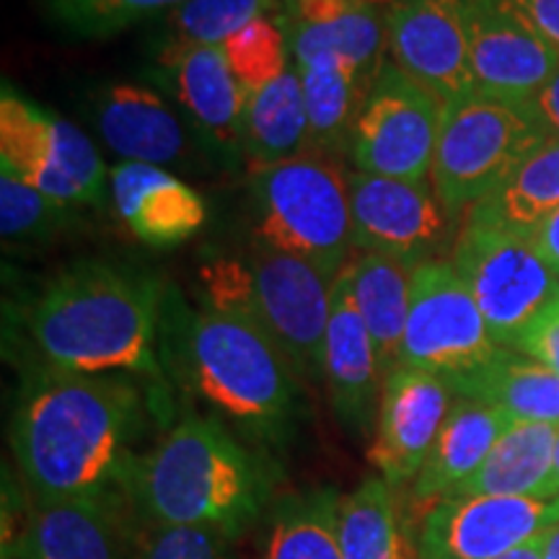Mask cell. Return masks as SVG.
<instances>
[{"instance_id": "6da1fadb", "label": "cell", "mask_w": 559, "mask_h": 559, "mask_svg": "<svg viewBox=\"0 0 559 559\" xmlns=\"http://www.w3.org/2000/svg\"><path fill=\"white\" fill-rule=\"evenodd\" d=\"M145 419L130 376H88L26 362L13 402L11 449L32 500L99 498L128 489L132 440Z\"/></svg>"}, {"instance_id": "7a4b0ae2", "label": "cell", "mask_w": 559, "mask_h": 559, "mask_svg": "<svg viewBox=\"0 0 559 559\" xmlns=\"http://www.w3.org/2000/svg\"><path fill=\"white\" fill-rule=\"evenodd\" d=\"M164 296L153 272L83 260L34 293L21 326L34 362L88 376L160 379Z\"/></svg>"}, {"instance_id": "3957f363", "label": "cell", "mask_w": 559, "mask_h": 559, "mask_svg": "<svg viewBox=\"0 0 559 559\" xmlns=\"http://www.w3.org/2000/svg\"><path fill=\"white\" fill-rule=\"evenodd\" d=\"M160 349L192 394L262 443H285L298 419V376L254 321L164 296Z\"/></svg>"}, {"instance_id": "277c9868", "label": "cell", "mask_w": 559, "mask_h": 559, "mask_svg": "<svg viewBox=\"0 0 559 559\" xmlns=\"http://www.w3.org/2000/svg\"><path fill=\"white\" fill-rule=\"evenodd\" d=\"M124 492L153 526L215 528L239 539L267 506L270 477L226 425L187 415L135 461Z\"/></svg>"}, {"instance_id": "5b68a950", "label": "cell", "mask_w": 559, "mask_h": 559, "mask_svg": "<svg viewBox=\"0 0 559 559\" xmlns=\"http://www.w3.org/2000/svg\"><path fill=\"white\" fill-rule=\"evenodd\" d=\"M254 243L298 257L330 283L353 251L349 174L337 158L300 153L280 164L249 169Z\"/></svg>"}, {"instance_id": "8992f818", "label": "cell", "mask_w": 559, "mask_h": 559, "mask_svg": "<svg viewBox=\"0 0 559 559\" xmlns=\"http://www.w3.org/2000/svg\"><path fill=\"white\" fill-rule=\"evenodd\" d=\"M531 104L469 94L445 102L430 185L445 215H461L487 198L531 151L547 140Z\"/></svg>"}, {"instance_id": "52a82bcc", "label": "cell", "mask_w": 559, "mask_h": 559, "mask_svg": "<svg viewBox=\"0 0 559 559\" xmlns=\"http://www.w3.org/2000/svg\"><path fill=\"white\" fill-rule=\"evenodd\" d=\"M0 169L66 207L102 205L109 169L79 124L5 83L0 96Z\"/></svg>"}, {"instance_id": "ba28073f", "label": "cell", "mask_w": 559, "mask_h": 559, "mask_svg": "<svg viewBox=\"0 0 559 559\" xmlns=\"http://www.w3.org/2000/svg\"><path fill=\"white\" fill-rule=\"evenodd\" d=\"M451 264L500 347H513L528 321L559 298V275L544 262L531 236L464 221Z\"/></svg>"}, {"instance_id": "9c48e42d", "label": "cell", "mask_w": 559, "mask_h": 559, "mask_svg": "<svg viewBox=\"0 0 559 559\" xmlns=\"http://www.w3.org/2000/svg\"><path fill=\"white\" fill-rule=\"evenodd\" d=\"M445 104L386 60L349 138L355 171L423 185L430 181Z\"/></svg>"}, {"instance_id": "30bf717a", "label": "cell", "mask_w": 559, "mask_h": 559, "mask_svg": "<svg viewBox=\"0 0 559 559\" xmlns=\"http://www.w3.org/2000/svg\"><path fill=\"white\" fill-rule=\"evenodd\" d=\"M498 349L477 300L451 262L436 260L412 270L400 368L451 381L479 368Z\"/></svg>"}, {"instance_id": "8fae6325", "label": "cell", "mask_w": 559, "mask_h": 559, "mask_svg": "<svg viewBox=\"0 0 559 559\" xmlns=\"http://www.w3.org/2000/svg\"><path fill=\"white\" fill-rule=\"evenodd\" d=\"M254 319L275 340L298 379L324 383L332 283L298 257L254 243L247 254Z\"/></svg>"}, {"instance_id": "7c38bea8", "label": "cell", "mask_w": 559, "mask_h": 559, "mask_svg": "<svg viewBox=\"0 0 559 559\" xmlns=\"http://www.w3.org/2000/svg\"><path fill=\"white\" fill-rule=\"evenodd\" d=\"M349 215L355 251L389 257L407 270L438 260L453 223L430 181L415 185L362 171H349Z\"/></svg>"}, {"instance_id": "4fadbf2b", "label": "cell", "mask_w": 559, "mask_h": 559, "mask_svg": "<svg viewBox=\"0 0 559 559\" xmlns=\"http://www.w3.org/2000/svg\"><path fill=\"white\" fill-rule=\"evenodd\" d=\"M559 523V498H445L428 508L415 559H498Z\"/></svg>"}, {"instance_id": "5bb4252c", "label": "cell", "mask_w": 559, "mask_h": 559, "mask_svg": "<svg viewBox=\"0 0 559 559\" xmlns=\"http://www.w3.org/2000/svg\"><path fill=\"white\" fill-rule=\"evenodd\" d=\"M151 79L171 94L210 156L223 164L243 160V117L249 96L230 73L221 47L166 45L158 52Z\"/></svg>"}, {"instance_id": "9a60e30c", "label": "cell", "mask_w": 559, "mask_h": 559, "mask_svg": "<svg viewBox=\"0 0 559 559\" xmlns=\"http://www.w3.org/2000/svg\"><path fill=\"white\" fill-rule=\"evenodd\" d=\"M474 94L531 104L559 70V55L506 0H466Z\"/></svg>"}, {"instance_id": "2e32d148", "label": "cell", "mask_w": 559, "mask_h": 559, "mask_svg": "<svg viewBox=\"0 0 559 559\" xmlns=\"http://www.w3.org/2000/svg\"><path fill=\"white\" fill-rule=\"evenodd\" d=\"M386 32L389 60L440 102L474 94L466 0H396Z\"/></svg>"}, {"instance_id": "e0dca14e", "label": "cell", "mask_w": 559, "mask_h": 559, "mask_svg": "<svg viewBox=\"0 0 559 559\" xmlns=\"http://www.w3.org/2000/svg\"><path fill=\"white\" fill-rule=\"evenodd\" d=\"M453 407L451 383L415 368L383 381L368 461L391 487L415 481Z\"/></svg>"}, {"instance_id": "ac0fdd59", "label": "cell", "mask_w": 559, "mask_h": 559, "mask_svg": "<svg viewBox=\"0 0 559 559\" xmlns=\"http://www.w3.org/2000/svg\"><path fill=\"white\" fill-rule=\"evenodd\" d=\"M88 122L122 164L160 169L192 166V135L164 99V91L135 81L102 83L88 94Z\"/></svg>"}, {"instance_id": "d6986e66", "label": "cell", "mask_w": 559, "mask_h": 559, "mask_svg": "<svg viewBox=\"0 0 559 559\" xmlns=\"http://www.w3.org/2000/svg\"><path fill=\"white\" fill-rule=\"evenodd\" d=\"M324 386L334 417L349 436L373 432L383 391L376 345L353 296V277L345 267L332 283L330 326L324 340Z\"/></svg>"}, {"instance_id": "ffe728a7", "label": "cell", "mask_w": 559, "mask_h": 559, "mask_svg": "<svg viewBox=\"0 0 559 559\" xmlns=\"http://www.w3.org/2000/svg\"><path fill=\"white\" fill-rule=\"evenodd\" d=\"M5 557L19 559H135L120 498L32 500L24 531Z\"/></svg>"}, {"instance_id": "44dd1931", "label": "cell", "mask_w": 559, "mask_h": 559, "mask_svg": "<svg viewBox=\"0 0 559 559\" xmlns=\"http://www.w3.org/2000/svg\"><path fill=\"white\" fill-rule=\"evenodd\" d=\"M109 194L122 226L153 249L190 241L207 221L200 192L160 166L117 164L109 171Z\"/></svg>"}, {"instance_id": "7402d4cb", "label": "cell", "mask_w": 559, "mask_h": 559, "mask_svg": "<svg viewBox=\"0 0 559 559\" xmlns=\"http://www.w3.org/2000/svg\"><path fill=\"white\" fill-rule=\"evenodd\" d=\"M510 425L513 419L495 407L456 396L430 456L412 481V500L419 506H436L456 495L474 477Z\"/></svg>"}, {"instance_id": "603a6c76", "label": "cell", "mask_w": 559, "mask_h": 559, "mask_svg": "<svg viewBox=\"0 0 559 559\" xmlns=\"http://www.w3.org/2000/svg\"><path fill=\"white\" fill-rule=\"evenodd\" d=\"M557 436V425L513 423L498 438L474 477L451 498H559Z\"/></svg>"}, {"instance_id": "cb8c5ba5", "label": "cell", "mask_w": 559, "mask_h": 559, "mask_svg": "<svg viewBox=\"0 0 559 559\" xmlns=\"http://www.w3.org/2000/svg\"><path fill=\"white\" fill-rule=\"evenodd\" d=\"M456 396L495 407L513 423L559 428V376L513 347H500L487 362L451 379Z\"/></svg>"}, {"instance_id": "d4e9b609", "label": "cell", "mask_w": 559, "mask_h": 559, "mask_svg": "<svg viewBox=\"0 0 559 559\" xmlns=\"http://www.w3.org/2000/svg\"><path fill=\"white\" fill-rule=\"evenodd\" d=\"M557 210L559 138H547L466 213V221L531 236Z\"/></svg>"}, {"instance_id": "484cf974", "label": "cell", "mask_w": 559, "mask_h": 559, "mask_svg": "<svg viewBox=\"0 0 559 559\" xmlns=\"http://www.w3.org/2000/svg\"><path fill=\"white\" fill-rule=\"evenodd\" d=\"M296 68L309 115V153L337 158L349 148L370 86L337 55H319Z\"/></svg>"}, {"instance_id": "4316f807", "label": "cell", "mask_w": 559, "mask_h": 559, "mask_svg": "<svg viewBox=\"0 0 559 559\" xmlns=\"http://www.w3.org/2000/svg\"><path fill=\"white\" fill-rule=\"evenodd\" d=\"M353 296L379 355L383 381L400 368L409 317L412 270L381 254H358L347 262Z\"/></svg>"}, {"instance_id": "83f0119b", "label": "cell", "mask_w": 559, "mask_h": 559, "mask_svg": "<svg viewBox=\"0 0 559 559\" xmlns=\"http://www.w3.org/2000/svg\"><path fill=\"white\" fill-rule=\"evenodd\" d=\"M309 153V115H306L304 83L293 66L272 86L247 99L243 117V160L249 169L280 164Z\"/></svg>"}, {"instance_id": "f1b7e54d", "label": "cell", "mask_w": 559, "mask_h": 559, "mask_svg": "<svg viewBox=\"0 0 559 559\" xmlns=\"http://www.w3.org/2000/svg\"><path fill=\"white\" fill-rule=\"evenodd\" d=\"M386 21L389 11L362 3V0H358V5L345 19L330 26H304L288 19L293 66L319 58V55H337L358 70L368 86H373L389 60Z\"/></svg>"}, {"instance_id": "f546056e", "label": "cell", "mask_w": 559, "mask_h": 559, "mask_svg": "<svg viewBox=\"0 0 559 559\" xmlns=\"http://www.w3.org/2000/svg\"><path fill=\"white\" fill-rule=\"evenodd\" d=\"M337 492L306 489L280 500L272 513L264 559H345L340 547Z\"/></svg>"}, {"instance_id": "4dcf8cb0", "label": "cell", "mask_w": 559, "mask_h": 559, "mask_svg": "<svg viewBox=\"0 0 559 559\" xmlns=\"http://www.w3.org/2000/svg\"><path fill=\"white\" fill-rule=\"evenodd\" d=\"M337 534L345 559H389L402 536L394 487L383 477L360 481L340 502Z\"/></svg>"}, {"instance_id": "1f68e13d", "label": "cell", "mask_w": 559, "mask_h": 559, "mask_svg": "<svg viewBox=\"0 0 559 559\" xmlns=\"http://www.w3.org/2000/svg\"><path fill=\"white\" fill-rule=\"evenodd\" d=\"M221 50L247 96L272 86L293 68L288 13L280 11L251 21L247 29L234 34Z\"/></svg>"}, {"instance_id": "d6a6232c", "label": "cell", "mask_w": 559, "mask_h": 559, "mask_svg": "<svg viewBox=\"0 0 559 559\" xmlns=\"http://www.w3.org/2000/svg\"><path fill=\"white\" fill-rule=\"evenodd\" d=\"M280 11L283 0H187L166 16V45L223 47L251 21Z\"/></svg>"}, {"instance_id": "836d02e7", "label": "cell", "mask_w": 559, "mask_h": 559, "mask_svg": "<svg viewBox=\"0 0 559 559\" xmlns=\"http://www.w3.org/2000/svg\"><path fill=\"white\" fill-rule=\"evenodd\" d=\"M81 210L66 207L0 169V234L5 247H41L73 228Z\"/></svg>"}, {"instance_id": "e575fe53", "label": "cell", "mask_w": 559, "mask_h": 559, "mask_svg": "<svg viewBox=\"0 0 559 559\" xmlns=\"http://www.w3.org/2000/svg\"><path fill=\"white\" fill-rule=\"evenodd\" d=\"M187 0H41V9L68 37L94 41L122 34L156 16H169Z\"/></svg>"}, {"instance_id": "d590c367", "label": "cell", "mask_w": 559, "mask_h": 559, "mask_svg": "<svg viewBox=\"0 0 559 559\" xmlns=\"http://www.w3.org/2000/svg\"><path fill=\"white\" fill-rule=\"evenodd\" d=\"M200 288L205 309L254 321V283L247 257L218 254L200 267Z\"/></svg>"}, {"instance_id": "8d00e7d4", "label": "cell", "mask_w": 559, "mask_h": 559, "mask_svg": "<svg viewBox=\"0 0 559 559\" xmlns=\"http://www.w3.org/2000/svg\"><path fill=\"white\" fill-rule=\"evenodd\" d=\"M234 544L215 528L153 526L138 544L135 559H239Z\"/></svg>"}, {"instance_id": "74e56055", "label": "cell", "mask_w": 559, "mask_h": 559, "mask_svg": "<svg viewBox=\"0 0 559 559\" xmlns=\"http://www.w3.org/2000/svg\"><path fill=\"white\" fill-rule=\"evenodd\" d=\"M513 349L528 355L559 376V298L551 300L547 309H542L528 321L526 330L515 337Z\"/></svg>"}, {"instance_id": "f35d334b", "label": "cell", "mask_w": 559, "mask_h": 559, "mask_svg": "<svg viewBox=\"0 0 559 559\" xmlns=\"http://www.w3.org/2000/svg\"><path fill=\"white\" fill-rule=\"evenodd\" d=\"M506 3L559 55V0H506Z\"/></svg>"}, {"instance_id": "ab89813d", "label": "cell", "mask_w": 559, "mask_h": 559, "mask_svg": "<svg viewBox=\"0 0 559 559\" xmlns=\"http://www.w3.org/2000/svg\"><path fill=\"white\" fill-rule=\"evenodd\" d=\"M358 5V0H288L285 13L293 24L330 26L337 24Z\"/></svg>"}, {"instance_id": "60d3db41", "label": "cell", "mask_w": 559, "mask_h": 559, "mask_svg": "<svg viewBox=\"0 0 559 559\" xmlns=\"http://www.w3.org/2000/svg\"><path fill=\"white\" fill-rule=\"evenodd\" d=\"M531 109L539 117L549 138H559V70L551 75L547 86H544L539 94L531 102Z\"/></svg>"}, {"instance_id": "b9f144b4", "label": "cell", "mask_w": 559, "mask_h": 559, "mask_svg": "<svg viewBox=\"0 0 559 559\" xmlns=\"http://www.w3.org/2000/svg\"><path fill=\"white\" fill-rule=\"evenodd\" d=\"M531 241H534L536 251L544 257V262L559 275V210L531 234Z\"/></svg>"}, {"instance_id": "7bdbcfd3", "label": "cell", "mask_w": 559, "mask_h": 559, "mask_svg": "<svg viewBox=\"0 0 559 559\" xmlns=\"http://www.w3.org/2000/svg\"><path fill=\"white\" fill-rule=\"evenodd\" d=\"M549 534V531H547ZM547 534H542L539 539L523 544V547L508 551V555H502L498 559H544V547H547Z\"/></svg>"}, {"instance_id": "ee69618b", "label": "cell", "mask_w": 559, "mask_h": 559, "mask_svg": "<svg viewBox=\"0 0 559 559\" xmlns=\"http://www.w3.org/2000/svg\"><path fill=\"white\" fill-rule=\"evenodd\" d=\"M544 559H559V523L547 534V547H544Z\"/></svg>"}, {"instance_id": "f6af8a7d", "label": "cell", "mask_w": 559, "mask_h": 559, "mask_svg": "<svg viewBox=\"0 0 559 559\" xmlns=\"http://www.w3.org/2000/svg\"><path fill=\"white\" fill-rule=\"evenodd\" d=\"M389 559H409L407 544H404V534L400 536V542H396V547H394V551H391Z\"/></svg>"}, {"instance_id": "bcb514c9", "label": "cell", "mask_w": 559, "mask_h": 559, "mask_svg": "<svg viewBox=\"0 0 559 559\" xmlns=\"http://www.w3.org/2000/svg\"><path fill=\"white\" fill-rule=\"evenodd\" d=\"M555 464H557V474H559V436H557V451H555Z\"/></svg>"}, {"instance_id": "7dc6e473", "label": "cell", "mask_w": 559, "mask_h": 559, "mask_svg": "<svg viewBox=\"0 0 559 559\" xmlns=\"http://www.w3.org/2000/svg\"><path fill=\"white\" fill-rule=\"evenodd\" d=\"M5 559H19V557H5Z\"/></svg>"}, {"instance_id": "c3c4849f", "label": "cell", "mask_w": 559, "mask_h": 559, "mask_svg": "<svg viewBox=\"0 0 559 559\" xmlns=\"http://www.w3.org/2000/svg\"><path fill=\"white\" fill-rule=\"evenodd\" d=\"M285 3H288V0H283V5H285Z\"/></svg>"}]
</instances>
